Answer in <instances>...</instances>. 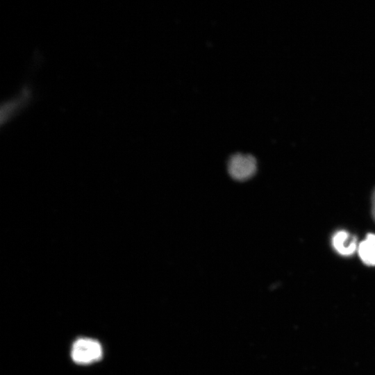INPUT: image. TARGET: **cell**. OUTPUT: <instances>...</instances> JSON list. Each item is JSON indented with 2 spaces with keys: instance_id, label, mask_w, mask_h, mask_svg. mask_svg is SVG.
Returning a JSON list of instances; mask_svg holds the SVG:
<instances>
[{
  "instance_id": "1",
  "label": "cell",
  "mask_w": 375,
  "mask_h": 375,
  "mask_svg": "<svg viewBox=\"0 0 375 375\" xmlns=\"http://www.w3.org/2000/svg\"><path fill=\"white\" fill-rule=\"evenodd\" d=\"M103 354L100 343L94 339L79 338L72 348V360L80 365H88L99 360Z\"/></svg>"
},
{
  "instance_id": "2",
  "label": "cell",
  "mask_w": 375,
  "mask_h": 375,
  "mask_svg": "<svg viewBox=\"0 0 375 375\" xmlns=\"http://www.w3.org/2000/svg\"><path fill=\"white\" fill-rule=\"evenodd\" d=\"M228 172L235 179L244 181L250 178L256 172V160L249 155L237 154L228 162Z\"/></svg>"
},
{
  "instance_id": "3",
  "label": "cell",
  "mask_w": 375,
  "mask_h": 375,
  "mask_svg": "<svg viewBox=\"0 0 375 375\" xmlns=\"http://www.w3.org/2000/svg\"><path fill=\"white\" fill-rule=\"evenodd\" d=\"M332 245L334 249L342 256L352 255L358 247L356 237L344 230L333 235Z\"/></svg>"
},
{
  "instance_id": "4",
  "label": "cell",
  "mask_w": 375,
  "mask_h": 375,
  "mask_svg": "<svg viewBox=\"0 0 375 375\" xmlns=\"http://www.w3.org/2000/svg\"><path fill=\"white\" fill-rule=\"evenodd\" d=\"M358 252L361 260L367 265H375V235L368 234L360 242Z\"/></svg>"
},
{
  "instance_id": "5",
  "label": "cell",
  "mask_w": 375,
  "mask_h": 375,
  "mask_svg": "<svg viewBox=\"0 0 375 375\" xmlns=\"http://www.w3.org/2000/svg\"><path fill=\"white\" fill-rule=\"evenodd\" d=\"M372 212L373 218L375 220V190L373 193L372 200Z\"/></svg>"
}]
</instances>
